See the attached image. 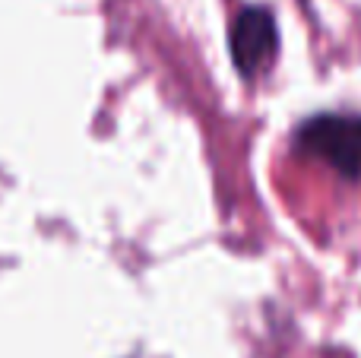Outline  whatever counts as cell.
Wrapping results in <instances>:
<instances>
[{
	"label": "cell",
	"mask_w": 361,
	"mask_h": 358,
	"mask_svg": "<svg viewBox=\"0 0 361 358\" xmlns=\"http://www.w3.org/2000/svg\"><path fill=\"white\" fill-rule=\"evenodd\" d=\"M231 63L244 80H257L279 57V25L267 6H244L228 32Z\"/></svg>",
	"instance_id": "cell-2"
},
{
	"label": "cell",
	"mask_w": 361,
	"mask_h": 358,
	"mask_svg": "<svg viewBox=\"0 0 361 358\" xmlns=\"http://www.w3.org/2000/svg\"><path fill=\"white\" fill-rule=\"evenodd\" d=\"M292 146L295 152L326 165L345 181L361 184V114H314V118L298 124Z\"/></svg>",
	"instance_id": "cell-1"
}]
</instances>
